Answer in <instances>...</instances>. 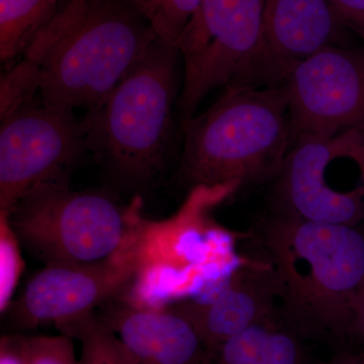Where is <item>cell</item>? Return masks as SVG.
Here are the masks:
<instances>
[{
	"label": "cell",
	"instance_id": "16",
	"mask_svg": "<svg viewBox=\"0 0 364 364\" xmlns=\"http://www.w3.org/2000/svg\"><path fill=\"white\" fill-rule=\"evenodd\" d=\"M56 329L80 343L78 364H136L121 340L97 314L74 318L57 326Z\"/></svg>",
	"mask_w": 364,
	"mask_h": 364
},
{
	"label": "cell",
	"instance_id": "13",
	"mask_svg": "<svg viewBox=\"0 0 364 364\" xmlns=\"http://www.w3.org/2000/svg\"><path fill=\"white\" fill-rule=\"evenodd\" d=\"M97 314L136 364H207L208 350L193 326L172 308L154 310L109 301Z\"/></svg>",
	"mask_w": 364,
	"mask_h": 364
},
{
	"label": "cell",
	"instance_id": "20",
	"mask_svg": "<svg viewBox=\"0 0 364 364\" xmlns=\"http://www.w3.org/2000/svg\"><path fill=\"white\" fill-rule=\"evenodd\" d=\"M345 25L360 36L364 45V0H330Z\"/></svg>",
	"mask_w": 364,
	"mask_h": 364
},
{
	"label": "cell",
	"instance_id": "18",
	"mask_svg": "<svg viewBox=\"0 0 364 364\" xmlns=\"http://www.w3.org/2000/svg\"><path fill=\"white\" fill-rule=\"evenodd\" d=\"M4 337L23 364H78L73 339L66 335L9 334Z\"/></svg>",
	"mask_w": 364,
	"mask_h": 364
},
{
	"label": "cell",
	"instance_id": "5",
	"mask_svg": "<svg viewBox=\"0 0 364 364\" xmlns=\"http://www.w3.org/2000/svg\"><path fill=\"white\" fill-rule=\"evenodd\" d=\"M141 196L124 205L102 189L75 191L69 182L31 189L6 215L21 247L47 265H97L145 243Z\"/></svg>",
	"mask_w": 364,
	"mask_h": 364
},
{
	"label": "cell",
	"instance_id": "23",
	"mask_svg": "<svg viewBox=\"0 0 364 364\" xmlns=\"http://www.w3.org/2000/svg\"><path fill=\"white\" fill-rule=\"evenodd\" d=\"M326 364H364V354L363 355H351V354H343L337 356L331 361Z\"/></svg>",
	"mask_w": 364,
	"mask_h": 364
},
{
	"label": "cell",
	"instance_id": "14",
	"mask_svg": "<svg viewBox=\"0 0 364 364\" xmlns=\"http://www.w3.org/2000/svg\"><path fill=\"white\" fill-rule=\"evenodd\" d=\"M207 364H306L305 352L301 336L279 314L220 345Z\"/></svg>",
	"mask_w": 364,
	"mask_h": 364
},
{
	"label": "cell",
	"instance_id": "21",
	"mask_svg": "<svg viewBox=\"0 0 364 364\" xmlns=\"http://www.w3.org/2000/svg\"><path fill=\"white\" fill-rule=\"evenodd\" d=\"M349 334H356L364 339V282L354 299Z\"/></svg>",
	"mask_w": 364,
	"mask_h": 364
},
{
	"label": "cell",
	"instance_id": "17",
	"mask_svg": "<svg viewBox=\"0 0 364 364\" xmlns=\"http://www.w3.org/2000/svg\"><path fill=\"white\" fill-rule=\"evenodd\" d=\"M163 42L178 44L184 28L202 0H130Z\"/></svg>",
	"mask_w": 364,
	"mask_h": 364
},
{
	"label": "cell",
	"instance_id": "1",
	"mask_svg": "<svg viewBox=\"0 0 364 364\" xmlns=\"http://www.w3.org/2000/svg\"><path fill=\"white\" fill-rule=\"evenodd\" d=\"M158 39L130 0H67L9 69L46 105L88 112Z\"/></svg>",
	"mask_w": 364,
	"mask_h": 364
},
{
	"label": "cell",
	"instance_id": "11",
	"mask_svg": "<svg viewBox=\"0 0 364 364\" xmlns=\"http://www.w3.org/2000/svg\"><path fill=\"white\" fill-rule=\"evenodd\" d=\"M345 23L330 0H265L262 46L238 85L274 87L316 53L341 46Z\"/></svg>",
	"mask_w": 364,
	"mask_h": 364
},
{
	"label": "cell",
	"instance_id": "2",
	"mask_svg": "<svg viewBox=\"0 0 364 364\" xmlns=\"http://www.w3.org/2000/svg\"><path fill=\"white\" fill-rule=\"evenodd\" d=\"M256 243L272 268L279 312L301 337L344 338L364 282V226L267 212Z\"/></svg>",
	"mask_w": 364,
	"mask_h": 364
},
{
	"label": "cell",
	"instance_id": "4",
	"mask_svg": "<svg viewBox=\"0 0 364 364\" xmlns=\"http://www.w3.org/2000/svg\"><path fill=\"white\" fill-rule=\"evenodd\" d=\"M177 178L191 189L273 181L294 143L284 86H227L203 114L182 121Z\"/></svg>",
	"mask_w": 364,
	"mask_h": 364
},
{
	"label": "cell",
	"instance_id": "3",
	"mask_svg": "<svg viewBox=\"0 0 364 364\" xmlns=\"http://www.w3.org/2000/svg\"><path fill=\"white\" fill-rule=\"evenodd\" d=\"M178 48L158 39L145 56L83 117L85 143L116 188L140 195L168 161L178 102Z\"/></svg>",
	"mask_w": 364,
	"mask_h": 364
},
{
	"label": "cell",
	"instance_id": "22",
	"mask_svg": "<svg viewBox=\"0 0 364 364\" xmlns=\"http://www.w3.org/2000/svg\"><path fill=\"white\" fill-rule=\"evenodd\" d=\"M0 364H23L4 336L0 341Z\"/></svg>",
	"mask_w": 364,
	"mask_h": 364
},
{
	"label": "cell",
	"instance_id": "6",
	"mask_svg": "<svg viewBox=\"0 0 364 364\" xmlns=\"http://www.w3.org/2000/svg\"><path fill=\"white\" fill-rule=\"evenodd\" d=\"M272 183V214L364 226V130L298 136Z\"/></svg>",
	"mask_w": 364,
	"mask_h": 364
},
{
	"label": "cell",
	"instance_id": "10",
	"mask_svg": "<svg viewBox=\"0 0 364 364\" xmlns=\"http://www.w3.org/2000/svg\"><path fill=\"white\" fill-rule=\"evenodd\" d=\"M282 86L294 141L364 130V45L321 50L299 63Z\"/></svg>",
	"mask_w": 364,
	"mask_h": 364
},
{
	"label": "cell",
	"instance_id": "8",
	"mask_svg": "<svg viewBox=\"0 0 364 364\" xmlns=\"http://www.w3.org/2000/svg\"><path fill=\"white\" fill-rule=\"evenodd\" d=\"M0 214L35 186L69 182L86 149V124L39 95L0 117Z\"/></svg>",
	"mask_w": 364,
	"mask_h": 364
},
{
	"label": "cell",
	"instance_id": "12",
	"mask_svg": "<svg viewBox=\"0 0 364 364\" xmlns=\"http://www.w3.org/2000/svg\"><path fill=\"white\" fill-rule=\"evenodd\" d=\"M191 323L208 354L256 323L279 315L272 268L263 261L241 265L208 299H186L170 306Z\"/></svg>",
	"mask_w": 364,
	"mask_h": 364
},
{
	"label": "cell",
	"instance_id": "9",
	"mask_svg": "<svg viewBox=\"0 0 364 364\" xmlns=\"http://www.w3.org/2000/svg\"><path fill=\"white\" fill-rule=\"evenodd\" d=\"M145 243L97 265H47L26 282L4 316L16 331L55 327L95 313L126 289L140 272Z\"/></svg>",
	"mask_w": 364,
	"mask_h": 364
},
{
	"label": "cell",
	"instance_id": "19",
	"mask_svg": "<svg viewBox=\"0 0 364 364\" xmlns=\"http://www.w3.org/2000/svg\"><path fill=\"white\" fill-rule=\"evenodd\" d=\"M21 243L6 215L0 214V312H4L14 299L25 262Z\"/></svg>",
	"mask_w": 364,
	"mask_h": 364
},
{
	"label": "cell",
	"instance_id": "7",
	"mask_svg": "<svg viewBox=\"0 0 364 364\" xmlns=\"http://www.w3.org/2000/svg\"><path fill=\"white\" fill-rule=\"evenodd\" d=\"M265 0H202L178 41L183 83L177 109L196 114L215 88L238 85L259 54Z\"/></svg>",
	"mask_w": 364,
	"mask_h": 364
},
{
	"label": "cell",
	"instance_id": "15",
	"mask_svg": "<svg viewBox=\"0 0 364 364\" xmlns=\"http://www.w3.org/2000/svg\"><path fill=\"white\" fill-rule=\"evenodd\" d=\"M67 0H0V60L9 69Z\"/></svg>",
	"mask_w": 364,
	"mask_h": 364
}]
</instances>
